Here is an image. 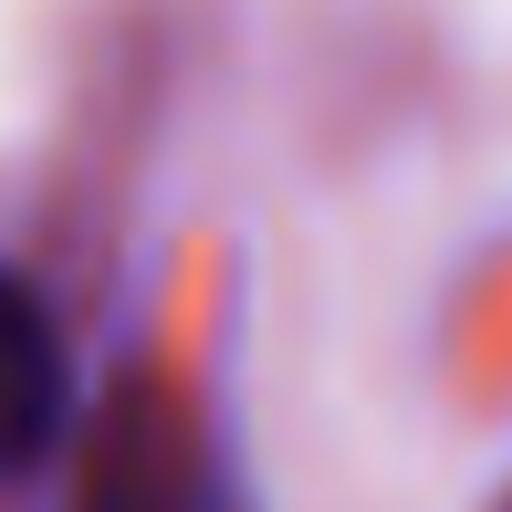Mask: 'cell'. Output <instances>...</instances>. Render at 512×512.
Segmentation results:
<instances>
[{
  "label": "cell",
  "mask_w": 512,
  "mask_h": 512,
  "mask_svg": "<svg viewBox=\"0 0 512 512\" xmlns=\"http://www.w3.org/2000/svg\"><path fill=\"white\" fill-rule=\"evenodd\" d=\"M74 512H241L230 460H220V439H209V418H199L189 387L126 377V387L95 408Z\"/></svg>",
  "instance_id": "cell-1"
},
{
  "label": "cell",
  "mask_w": 512,
  "mask_h": 512,
  "mask_svg": "<svg viewBox=\"0 0 512 512\" xmlns=\"http://www.w3.org/2000/svg\"><path fill=\"white\" fill-rule=\"evenodd\" d=\"M63 408H74V366H63V335L42 314V293L0 262V481L32 471L63 439Z\"/></svg>",
  "instance_id": "cell-2"
},
{
  "label": "cell",
  "mask_w": 512,
  "mask_h": 512,
  "mask_svg": "<svg viewBox=\"0 0 512 512\" xmlns=\"http://www.w3.org/2000/svg\"><path fill=\"white\" fill-rule=\"evenodd\" d=\"M502 512H512V502H502Z\"/></svg>",
  "instance_id": "cell-3"
}]
</instances>
